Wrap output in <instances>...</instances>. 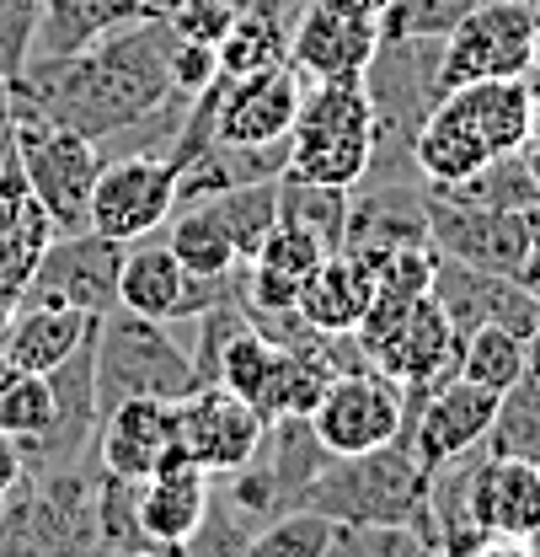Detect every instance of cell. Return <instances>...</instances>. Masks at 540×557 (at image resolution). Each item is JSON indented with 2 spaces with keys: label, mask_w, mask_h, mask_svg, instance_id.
I'll list each match as a JSON object with an SVG mask.
<instances>
[{
  "label": "cell",
  "mask_w": 540,
  "mask_h": 557,
  "mask_svg": "<svg viewBox=\"0 0 540 557\" xmlns=\"http://www.w3.org/2000/svg\"><path fill=\"white\" fill-rule=\"evenodd\" d=\"M166 44H172V22L139 16L102 33L80 54H33L27 70L11 81L16 119H54L86 139L118 135L177 91Z\"/></svg>",
  "instance_id": "6da1fadb"
},
{
  "label": "cell",
  "mask_w": 540,
  "mask_h": 557,
  "mask_svg": "<svg viewBox=\"0 0 540 557\" xmlns=\"http://www.w3.org/2000/svg\"><path fill=\"white\" fill-rule=\"evenodd\" d=\"M525 135H530V75L455 86L417 129V172L428 188L466 183L487 161L525 150Z\"/></svg>",
  "instance_id": "7a4b0ae2"
},
{
  "label": "cell",
  "mask_w": 540,
  "mask_h": 557,
  "mask_svg": "<svg viewBox=\"0 0 540 557\" xmlns=\"http://www.w3.org/2000/svg\"><path fill=\"white\" fill-rule=\"evenodd\" d=\"M300 509H316L332 525H412V531H423L434 542L428 467L417 461L406 434L380 445V450L332 456L327 472L300 493Z\"/></svg>",
  "instance_id": "3957f363"
},
{
  "label": "cell",
  "mask_w": 540,
  "mask_h": 557,
  "mask_svg": "<svg viewBox=\"0 0 540 557\" xmlns=\"http://www.w3.org/2000/svg\"><path fill=\"white\" fill-rule=\"evenodd\" d=\"M97 413L129 403V397H155V403H183L193 397L199 364L183 344H172L166 322H150L129 306H113L97 322Z\"/></svg>",
  "instance_id": "277c9868"
},
{
  "label": "cell",
  "mask_w": 540,
  "mask_h": 557,
  "mask_svg": "<svg viewBox=\"0 0 540 557\" xmlns=\"http://www.w3.org/2000/svg\"><path fill=\"white\" fill-rule=\"evenodd\" d=\"M375 150V113L364 81H311L300 119L289 129V172L300 183L359 188Z\"/></svg>",
  "instance_id": "5b68a950"
},
{
  "label": "cell",
  "mask_w": 540,
  "mask_h": 557,
  "mask_svg": "<svg viewBox=\"0 0 540 557\" xmlns=\"http://www.w3.org/2000/svg\"><path fill=\"white\" fill-rule=\"evenodd\" d=\"M16 166L33 188V199L43 205V214L54 220V231H86L91 220V188L102 177V145L86 135H75L54 119H16Z\"/></svg>",
  "instance_id": "8992f818"
},
{
  "label": "cell",
  "mask_w": 540,
  "mask_h": 557,
  "mask_svg": "<svg viewBox=\"0 0 540 557\" xmlns=\"http://www.w3.org/2000/svg\"><path fill=\"white\" fill-rule=\"evenodd\" d=\"M536 75V11L508 0H481L444 38V91L472 81H525Z\"/></svg>",
  "instance_id": "52a82bcc"
},
{
  "label": "cell",
  "mask_w": 540,
  "mask_h": 557,
  "mask_svg": "<svg viewBox=\"0 0 540 557\" xmlns=\"http://www.w3.org/2000/svg\"><path fill=\"white\" fill-rule=\"evenodd\" d=\"M428 247H434V258H455V263H472L487 274L525 278L530 252H536V231H530V214L461 205V199H444L428 188Z\"/></svg>",
  "instance_id": "ba28073f"
},
{
  "label": "cell",
  "mask_w": 540,
  "mask_h": 557,
  "mask_svg": "<svg viewBox=\"0 0 540 557\" xmlns=\"http://www.w3.org/2000/svg\"><path fill=\"white\" fill-rule=\"evenodd\" d=\"M316 434L332 456H359V450H380L391 440H402L406 429V386L397 375H386L380 364H359L338 375L322 403H316Z\"/></svg>",
  "instance_id": "9c48e42d"
},
{
  "label": "cell",
  "mask_w": 540,
  "mask_h": 557,
  "mask_svg": "<svg viewBox=\"0 0 540 557\" xmlns=\"http://www.w3.org/2000/svg\"><path fill=\"white\" fill-rule=\"evenodd\" d=\"M263 429H268V418L252 403H241L236 392L199 386L193 397H183L172 408V456L203 467L209 478H230L258 456Z\"/></svg>",
  "instance_id": "30bf717a"
},
{
  "label": "cell",
  "mask_w": 540,
  "mask_h": 557,
  "mask_svg": "<svg viewBox=\"0 0 540 557\" xmlns=\"http://www.w3.org/2000/svg\"><path fill=\"white\" fill-rule=\"evenodd\" d=\"M177 166L161 156H118L102 161V177L91 188V220L86 231L113 242H145L155 236L177 209Z\"/></svg>",
  "instance_id": "8fae6325"
},
{
  "label": "cell",
  "mask_w": 540,
  "mask_h": 557,
  "mask_svg": "<svg viewBox=\"0 0 540 557\" xmlns=\"http://www.w3.org/2000/svg\"><path fill=\"white\" fill-rule=\"evenodd\" d=\"M124 252L129 242L97 236V231H70L54 236L49 252L38 258L33 284L22 300H49V306H75L86 317H108L118 306V274H124Z\"/></svg>",
  "instance_id": "7c38bea8"
},
{
  "label": "cell",
  "mask_w": 540,
  "mask_h": 557,
  "mask_svg": "<svg viewBox=\"0 0 540 557\" xmlns=\"http://www.w3.org/2000/svg\"><path fill=\"white\" fill-rule=\"evenodd\" d=\"M241 274V269H236ZM236 274L203 278L193 274L166 242H129L124 252V274H118V306H129L150 322H183L203 317L214 300H225L236 289Z\"/></svg>",
  "instance_id": "4fadbf2b"
},
{
  "label": "cell",
  "mask_w": 540,
  "mask_h": 557,
  "mask_svg": "<svg viewBox=\"0 0 540 557\" xmlns=\"http://www.w3.org/2000/svg\"><path fill=\"white\" fill-rule=\"evenodd\" d=\"M434 300L444 306V317L461 338H472L476 327H508V333L530 338L540 327V295L530 278L487 274V269L455 263V258H434Z\"/></svg>",
  "instance_id": "5bb4252c"
},
{
  "label": "cell",
  "mask_w": 540,
  "mask_h": 557,
  "mask_svg": "<svg viewBox=\"0 0 540 557\" xmlns=\"http://www.w3.org/2000/svg\"><path fill=\"white\" fill-rule=\"evenodd\" d=\"M214 102V139L230 145H273L289 139L300 102H305V75L294 65L263 70V75H214L209 86Z\"/></svg>",
  "instance_id": "9a60e30c"
},
{
  "label": "cell",
  "mask_w": 540,
  "mask_h": 557,
  "mask_svg": "<svg viewBox=\"0 0 540 557\" xmlns=\"http://www.w3.org/2000/svg\"><path fill=\"white\" fill-rule=\"evenodd\" d=\"M498 418V392L476 386L466 375H450L444 386L423 392V397H406V440L417 450V461L434 472L455 456H466L476 445H487V429Z\"/></svg>",
  "instance_id": "2e32d148"
},
{
  "label": "cell",
  "mask_w": 540,
  "mask_h": 557,
  "mask_svg": "<svg viewBox=\"0 0 540 557\" xmlns=\"http://www.w3.org/2000/svg\"><path fill=\"white\" fill-rule=\"evenodd\" d=\"M375 49H380V22L348 16L327 0H311L289 27V65L305 81H364Z\"/></svg>",
  "instance_id": "e0dca14e"
},
{
  "label": "cell",
  "mask_w": 540,
  "mask_h": 557,
  "mask_svg": "<svg viewBox=\"0 0 540 557\" xmlns=\"http://www.w3.org/2000/svg\"><path fill=\"white\" fill-rule=\"evenodd\" d=\"M348 252L369 258L375 269L397 252L428 247V183H369L353 188L348 205Z\"/></svg>",
  "instance_id": "ac0fdd59"
},
{
  "label": "cell",
  "mask_w": 540,
  "mask_h": 557,
  "mask_svg": "<svg viewBox=\"0 0 540 557\" xmlns=\"http://www.w3.org/2000/svg\"><path fill=\"white\" fill-rule=\"evenodd\" d=\"M54 236H60L54 220L33 199V188H27L16 156H11V166L0 172V327H5L11 311L22 306V295H27V284H33V269H38V258L49 252Z\"/></svg>",
  "instance_id": "d6986e66"
},
{
  "label": "cell",
  "mask_w": 540,
  "mask_h": 557,
  "mask_svg": "<svg viewBox=\"0 0 540 557\" xmlns=\"http://www.w3.org/2000/svg\"><path fill=\"white\" fill-rule=\"evenodd\" d=\"M172 408L177 403H155V397H129L118 408H108L97 423V461L113 478L145 483L150 472H161L172 461Z\"/></svg>",
  "instance_id": "ffe728a7"
},
{
  "label": "cell",
  "mask_w": 540,
  "mask_h": 557,
  "mask_svg": "<svg viewBox=\"0 0 540 557\" xmlns=\"http://www.w3.org/2000/svg\"><path fill=\"white\" fill-rule=\"evenodd\" d=\"M91 333H97V317H86V311H75V306L22 300V306L11 311V322L0 327V364H5V370H27V375H49V370L65 364Z\"/></svg>",
  "instance_id": "44dd1931"
},
{
  "label": "cell",
  "mask_w": 540,
  "mask_h": 557,
  "mask_svg": "<svg viewBox=\"0 0 540 557\" xmlns=\"http://www.w3.org/2000/svg\"><path fill=\"white\" fill-rule=\"evenodd\" d=\"M472 509L487 536H503V542L540 536V467L487 450L472 483Z\"/></svg>",
  "instance_id": "7402d4cb"
},
{
  "label": "cell",
  "mask_w": 540,
  "mask_h": 557,
  "mask_svg": "<svg viewBox=\"0 0 540 557\" xmlns=\"http://www.w3.org/2000/svg\"><path fill=\"white\" fill-rule=\"evenodd\" d=\"M209 493H214V478L193 467V461H166L161 472H150L145 483L135 487V515L139 531L150 536V547H177L199 531L203 509H209Z\"/></svg>",
  "instance_id": "603a6c76"
},
{
  "label": "cell",
  "mask_w": 540,
  "mask_h": 557,
  "mask_svg": "<svg viewBox=\"0 0 540 557\" xmlns=\"http://www.w3.org/2000/svg\"><path fill=\"white\" fill-rule=\"evenodd\" d=\"M375 278H380V269H375L369 258H359V252H348V247H342V252H327L322 269L305 278L294 311H300L311 327H322V333H359V322H364V311H369V300H375Z\"/></svg>",
  "instance_id": "cb8c5ba5"
},
{
  "label": "cell",
  "mask_w": 540,
  "mask_h": 557,
  "mask_svg": "<svg viewBox=\"0 0 540 557\" xmlns=\"http://www.w3.org/2000/svg\"><path fill=\"white\" fill-rule=\"evenodd\" d=\"M289 172V139H273V145H230V139H214L203 145L199 156L183 166L177 177V209L183 205H203L225 188H247V183H278Z\"/></svg>",
  "instance_id": "d4e9b609"
},
{
  "label": "cell",
  "mask_w": 540,
  "mask_h": 557,
  "mask_svg": "<svg viewBox=\"0 0 540 557\" xmlns=\"http://www.w3.org/2000/svg\"><path fill=\"white\" fill-rule=\"evenodd\" d=\"M139 16H150L145 0H43L33 54H80L102 33H113L124 22H139Z\"/></svg>",
  "instance_id": "484cf974"
},
{
  "label": "cell",
  "mask_w": 540,
  "mask_h": 557,
  "mask_svg": "<svg viewBox=\"0 0 540 557\" xmlns=\"http://www.w3.org/2000/svg\"><path fill=\"white\" fill-rule=\"evenodd\" d=\"M434 194L461 199V205L530 214V209H540V172L530 166V156H525V150H508V156L487 161L481 172H472L466 183H450V188H434Z\"/></svg>",
  "instance_id": "4316f807"
},
{
  "label": "cell",
  "mask_w": 540,
  "mask_h": 557,
  "mask_svg": "<svg viewBox=\"0 0 540 557\" xmlns=\"http://www.w3.org/2000/svg\"><path fill=\"white\" fill-rule=\"evenodd\" d=\"M214 54H219V75H236V81L289 65V22H278L268 11H236Z\"/></svg>",
  "instance_id": "83f0119b"
},
{
  "label": "cell",
  "mask_w": 540,
  "mask_h": 557,
  "mask_svg": "<svg viewBox=\"0 0 540 557\" xmlns=\"http://www.w3.org/2000/svg\"><path fill=\"white\" fill-rule=\"evenodd\" d=\"M348 205H353V188L300 183V177H284L278 183V220H294L327 252H342V242H348Z\"/></svg>",
  "instance_id": "f1b7e54d"
},
{
  "label": "cell",
  "mask_w": 540,
  "mask_h": 557,
  "mask_svg": "<svg viewBox=\"0 0 540 557\" xmlns=\"http://www.w3.org/2000/svg\"><path fill=\"white\" fill-rule=\"evenodd\" d=\"M278 183H247V188H225V194L203 199V205L214 209V220L225 225V236H230V247H236L241 263L258 258V247L268 242V231L278 225Z\"/></svg>",
  "instance_id": "f546056e"
},
{
  "label": "cell",
  "mask_w": 540,
  "mask_h": 557,
  "mask_svg": "<svg viewBox=\"0 0 540 557\" xmlns=\"http://www.w3.org/2000/svg\"><path fill=\"white\" fill-rule=\"evenodd\" d=\"M172 236H166V247L203 278H225L241 269V258H236V247H230V236H225V225L214 220V209L209 205H183L172 209Z\"/></svg>",
  "instance_id": "4dcf8cb0"
},
{
  "label": "cell",
  "mask_w": 540,
  "mask_h": 557,
  "mask_svg": "<svg viewBox=\"0 0 540 557\" xmlns=\"http://www.w3.org/2000/svg\"><path fill=\"white\" fill-rule=\"evenodd\" d=\"M258 531H263V525H258L225 487H214L199 531H193L188 542H177V547H161L155 557H247V547H252Z\"/></svg>",
  "instance_id": "1f68e13d"
},
{
  "label": "cell",
  "mask_w": 540,
  "mask_h": 557,
  "mask_svg": "<svg viewBox=\"0 0 540 557\" xmlns=\"http://www.w3.org/2000/svg\"><path fill=\"white\" fill-rule=\"evenodd\" d=\"M461 375L503 397L514 381H525V338L508 327H476L461 338Z\"/></svg>",
  "instance_id": "d6a6232c"
},
{
  "label": "cell",
  "mask_w": 540,
  "mask_h": 557,
  "mask_svg": "<svg viewBox=\"0 0 540 557\" xmlns=\"http://www.w3.org/2000/svg\"><path fill=\"white\" fill-rule=\"evenodd\" d=\"M54 418V386L49 375H27V370H5L0 381V434H11L16 445L22 440H38Z\"/></svg>",
  "instance_id": "836d02e7"
},
{
  "label": "cell",
  "mask_w": 540,
  "mask_h": 557,
  "mask_svg": "<svg viewBox=\"0 0 540 557\" xmlns=\"http://www.w3.org/2000/svg\"><path fill=\"white\" fill-rule=\"evenodd\" d=\"M327 553H332V520L316 515V509L278 515L247 547V557H327Z\"/></svg>",
  "instance_id": "e575fe53"
},
{
  "label": "cell",
  "mask_w": 540,
  "mask_h": 557,
  "mask_svg": "<svg viewBox=\"0 0 540 557\" xmlns=\"http://www.w3.org/2000/svg\"><path fill=\"white\" fill-rule=\"evenodd\" d=\"M481 0H391L380 38H450Z\"/></svg>",
  "instance_id": "d590c367"
},
{
  "label": "cell",
  "mask_w": 540,
  "mask_h": 557,
  "mask_svg": "<svg viewBox=\"0 0 540 557\" xmlns=\"http://www.w3.org/2000/svg\"><path fill=\"white\" fill-rule=\"evenodd\" d=\"M327 557H444L412 525H332Z\"/></svg>",
  "instance_id": "8d00e7d4"
},
{
  "label": "cell",
  "mask_w": 540,
  "mask_h": 557,
  "mask_svg": "<svg viewBox=\"0 0 540 557\" xmlns=\"http://www.w3.org/2000/svg\"><path fill=\"white\" fill-rule=\"evenodd\" d=\"M38 16H43V0H0V75L5 81H16L33 60Z\"/></svg>",
  "instance_id": "74e56055"
},
{
  "label": "cell",
  "mask_w": 540,
  "mask_h": 557,
  "mask_svg": "<svg viewBox=\"0 0 540 557\" xmlns=\"http://www.w3.org/2000/svg\"><path fill=\"white\" fill-rule=\"evenodd\" d=\"M166 65H172V86H177V91L199 97V91L214 86V75H219V54H214V44H193V38L172 33V44H166Z\"/></svg>",
  "instance_id": "f35d334b"
},
{
  "label": "cell",
  "mask_w": 540,
  "mask_h": 557,
  "mask_svg": "<svg viewBox=\"0 0 540 557\" xmlns=\"http://www.w3.org/2000/svg\"><path fill=\"white\" fill-rule=\"evenodd\" d=\"M166 22H172V33H183V38H193V44H214V49H219V38H225V27L236 22V11H230L225 0H188V5H177Z\"/></svg>",
  "instance_id": "ab89813d"
},
{
  "label": "cell",
  "mask_w": 540,
  "mask_h": 557,
  "mask_svg": "<svg viewBox=\"0 0 540 557\" xmlns=\"http://www.w3.org/2000/svg\"><path fill=\"white\" fill-rule=\"evenodd\" d=\"M27 483V461H22V445L11 434H0V498H11L16 487Z\"/></svg>",
  "instance_id": "60d3db41"
},
{
  "label": "cell",
  "mask_w": 540,
  "mask_h": 557,
  "mask_svg": "<svg viewBox=\"0 0 540 557\" xmlns=\"http://www.w3.org/2000/svg\"><path fill=\"white\" fill-rule=\"evenodd\" d=\"M525 156H530V166L540 172V70L530 75V135H525Z\"/></svg>",
  "instance_id": "b9f144b4"
},
{
  "label": "cell",
  "mask_w": 540,
  "mask_h": 557,
  "mask_svg": "<svg viewBox=\"0 0 540 557\" xmlns=\"http://www.w3.org/2000/svg\"><path fill=\"white\" fill-rule=\"evenodd\" d=\"M16 135V102H11V81L0 75V145H11Z\"/></svg>",
  "instance_id": "7bdbcfd3"
},
{
  "label": "cell",
  "mask_w": 540,
  "mask_h": 557,
  "mask_svg": "<svg viewBox=\"0 0 540 557\" xmlns=\"http://www.w3.org/2000/svg\"><path fill=\"white\" fill-rule=\"evenodd\" d=\"M472 557H536V553H530V542H503V536H492V542H481Z\"/></svg>",
  "instance_id": "ee69618b"
},
{
  "label": "cell",
  "mask_w": 540,
  "mask_h": 557,
  "mask_svg": "<svg viewBox=\"0 0 540 557\" xmlns=\"http://www.w3.org/2000/svg\"><path fill=\"white\" fill-rule=\"evenodd\" d=\"M327 5H338V11H348V16H369V22H380L391 0H327Z\"/></svg>",
  "instance_id": "f6af8a7d"
},
{
  "label": "cell",
  "mask_w": 540,
  "mask_h": 557,
  "mask_svg": "<svg viewBox=\"0 0 540 557\" xmlns=\"http://www.w3.org/2000/svg\"><path fill=\"white\" fill-rule=\"evenodd\" d=\"M525 375H530V381H540V327L525 338Z\"/></svg>",
  "instance_id": "bcb514c9"
},
{
  "label": "cell",
  "mask_w": 540,
  "mask_h": 557,
  "mask_svg": "<svg viewBox=\"0 0 540 557\" xmlns=\"http://www.w3.org/2000/svg\"><path fill=\"white\" fill-rule=\"evenodd\" d=\"M536 11V70H540V5H530Z\"/></svg>",
  "instance_id": "7dc6e473"
},
{
  "label": "cell",
  "mask_w": 540,
  "mask_h": 557,
  "mask_svg": "<svg viewBox=\"0 0 540 557\" xmlns=\"http://www.w3.org/2000/svg\"><path fill=\"white\" fill-rule=\"evenodd\" d=\"M11 156H16V150H11V145H0V172L11 166Z\"/></svg>",
  "instance_id": "c3c4849f"
},
{
  "label": "cell",
  "mask_w": 540,
  "mask_h": 557,
  "mask_svg": "<svg viewBox=\"0 0 540 557\" xmlns=\"http://www.w3.org/2000/svg\"><path fill=\"white\" fill-rule=\"evenodd\" d=\"M530 553H536V557H540V536H530Z\"/></svg>",
  "instance_id": "681fc988"
},
{
  "label": "cell",
  "mask_w": 540,
  "mask_h": 557,
  "mask_svg": "<svg viewBox=\"0 0 540 557\" xmlns=\"http://www.w3.org/2000/svg\"><path fill=\"white\" fill-rule=\"evenodd\" d=\"M508 5H540V0H508Z\"/></svg>",
  "instance_id": "f907efd6"
},
{
  "label": "cell",
  "mask_w": 540,
  "mask_h": 557,
  "mask_svg": "<svg viewBox=\"0 0 540 557\" xmlns=\"http://www.w3.org/2000/svg\"><path fill=\"white\" fill-rule=\"evenodd\" d=\"M102 557H129V553H102Z\"/></svg>",
  "instance_id": "816d5d0a"
},
{
  "label": "cell",
  "mask_w": 540,
  "mask_h": 557,
  "mask_svg": "<svg viewBox=\"0 0 540 557\" xmlns=\"http://www.w3.org/2000/svg\"><path fill=\"white\" fill-rule=\"evenodd\" d=\"M0 381H5V364H0Z\"/></svg>",
  "instance_id": "f5cc1de1"
},
{
  "label": "cell",
  "mask_w": 540,
  "mask_h": 557,
  "mask_svg": "<svg viewBox=\"0 0 540 557\" xmlns=\"http://www.w3.org/2000/svg\"><path fill=\"white\" fill-rule=\"evenodd\" d=\"M0 504H5V498H0Z\"/></svg>",
  "instance_id": "db71d44e"
}]
</instances>
